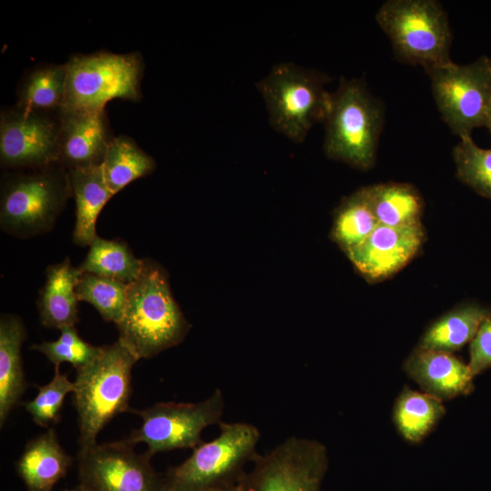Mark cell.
<instances>
[{
  "mask_svg": "<svg viewBox=\"0 0 491 491\" xmlns=\"http://www.w3.org/2000/svg\"><path fill=\"white\" fill-rule=\"evenodd\" d=\"M67 65H38L26 73L17 88L16 106L59 114L65 95Z\"/></svg>",
  "mask_w": 491,
  "mask_h": 491,
  "instance_id": "24",
  "label": "cell"
},
{
  "mask_svg": "<svg viewBox=\"0 0 491 491\" xmlns=\"http://www.w3.org/2000/svg\"><path fill=\"white\" fill-rule=\"evenodd\" d=\"M75 202V224L73 241L76 246H90L96 236V219L113 196L103 173V166L68 170Z\"/></svg>",
  "mask_w": 491,
  "mask_h": 491,
  "instance_id": "20",
  "label": "cell"
},
{
  "mask_svg": "<svg viewBox=\"0 0 491 491\" xmlns=\"http://www.w3.org/2000/svg\"><path fill=\"white\" fill-rule=\"evenodd\" d=\"M59 367L55 366L53 378L49 383L37 386V394L32 400L20 403L33 421L42 427L49 428L59 422L65 398L75 389L74 382L66 374L61 373Z\"/></svg>",
  "mask_w": 491,
  "mask_h": 491,
  "instance_id": "30",
  "label": "cell"
},
{
  "mask_svg": "<svg viewBox=\"0 0 491 491\" xmlns=\"http://www.w3.org/2000/svg\"><path fill=\"white\" fill-rule=\"evenodd\" d=\"M366 190L380 225L405 226L421 224L424 202L414 185L388 182L368 185Z\"/></svg>",
  "mask_w": 491,
  "mask_h": 491,
  "instance_id": "22",
  "label": "cell"
},
{
  "mask_svg": "<svg viewBox=\"0 0 491 491\" xmlns=\"http://www.w3.org/2000/svg\"><path fill=\"white\" fill-rule=\"evenodd\" d=\"M138 358L121 341L101 346L99 354L76 369L73 404L77 413L80 447L95 445L115 416L131 412L132 369Z\"/></svg>",
  "mask_w": 491,
  "mask_h": 491,
  "instance_id": "2",
  "label": "cell"
},
{
  "mask_svg": "<svg viewBox=\"0 0 491 491\" xmlns=\"http://www.w3.org/2000/svg\"><path fill=\"white\" fill-rule=\"evenodd\" d=\"M376 20L387 35L395 56L425 71L452 62V30L436 0H387Z\"/></svg>",
  "mask_w": 491,
  "mask_h": 491,
  "instance_id": "7",
  "label": "cell"
},
{
  "mask_svg": "<svg viewBox=\"0 0 491 491\" xmlns=\"http://www.w3.org/2000/svg\"><path fill=\"white\" fill-rule=\"evenodd\" d=\"M436 107L459 138L486 126L491 103V59L483 55L467 65L453 61L426 71Z\"/></svg>",
  "mask_w": 491,
  "mask_h": 491,
  "instance_id": "9",
  "label": "cell"
},
{
  "mask_svg": "<svg viewBox=\"0 0 491 491\" xmlns=\"http://www.w3.org/2000/svg\"><path fill=\"white\" fill-rule=\"evenodd\" d=\"M453 158L457 177L491 199V148L479 147L471 136H463L453 149Z\"/></svg>",
  "mask_w": 491,
  "mask_h": 491,
  "instance_id": "29",
  "label": "cell"
},
{
  "mask_svg": "<svg viewBox=\"0 0 491 491\" xmlns=\"http://www.w3.org/2000/svg\"><path fill=\"white\" fill-rule=\"evenodd\" d=\"M2 177L0 226L27 238L50 231L73 195L68 170L61 164Z\"/></svg>",
  "mask_w": 491,
  "mask_h": 491,
  "instance_id": "4",
  "label": "cell"
},
{
  "mask_svg": "<svg viewBox=\"0 0 491 491\" xmlns=\"http://www.w3.org/2000/svg\"><path fill=\"white\" fill-rule=\"evenodd\" d=\"M68 257L49 266L37 302L39 320L45 327L61 329L78 322L76 286L82 275Z\"/></svg>",
  "mask_w": 491,
  "mask_h": 491,
  "instance_id": "18",
  "label": "cell"
},
{
  "mask_svg": "<svg viewBox=\"0 0 491 491\" xmlns=\"http://www.w3.org/2000/svg\"><path fill=\"white\" fill-rule=\"evenodd\" d=\"M59 150V117L18 106L1 112L2 167L35 169L57 164Z\"/></svg>",
  "mask_w": 491,
  "mask_h": 491,
  "instance_id": "13",
  "label": "cell"
},
{
  "mask_svg": "<svg viewBox=\"0 0 491 491\" xmlns=\"http://www.w3.org/2000/svg\"><path fill=\"white\" fill-rule=\"evenodd\" d=\"M119 337L139 359L179 345L191 328L170 289L165 268L144 259L138 278L128 285L126 304L116 324Z\"/></svg>",
  "mask_w": 491,
  "mask_h": 491,
  "instance_id": "1",
  "label": "cell"
},
{
  "mask_svg": "<svg viewBox=\"0 0 491 491\" xmlns=\"http://www.w3.org/2000/svg\"><path fill=\"white\" fill-rule=\"evenodd\" d=\"M89 246L85 260L78 266L82 273L117 279L128 285L138 278L144 259L135 257L125 242L96 235Z\"/></svg>",
  "mask_w": 491,
  "mask_h": 491,
  "instance_id": "27",
  "label": "cell"
},
{
  "mask_svg": "<svg viewBox=\"0 0 491 491\" xmlns=\"http://www.w3.org/2000/svg\"><path fill=\"white\" fill-rule=\"evenodd\" d=\"M219 435L193 449L181 464L163 476L162 491H204L236 485L257 454V426L246 422L219 424Z\"/></svg>",
  "mask_w": 491,
  "mask_h": 491,
  "instance_id": "5",
  "label": "cell"
},
{
  "mask_svg": "<svg viewBox=\"0 0 491 491\" xmlns=\"http://www.w3.org/2000/svg\"><path fill=\"white\" fill-rule=\"evenodd\" d=\"M72 462L52 426L25 445L16 462V471L27 491H53Z\"/></svg>",
  "mask_w": 491,
  "mask_h": 491,
  "instance_id": "17",
  "label": "cell"
},
{
  "mask_svg": "<svg viewBox=\"0 0 491 491\" xmlns=\"http://www.w3.org/2000/svg\"><path fill=\"white\" fill-rule=\"evenodd\" d=\"M467 365L474 377L491 367V315L483 321L470 342Z\"/></svg>",
  "mask_w": 491,
  "mask_h": 491,
  "instance_id": "32",
  "label": "cell"
},
{
  "mask_svg": "<svg viewBox=\"0 0 491 491\" xmlns=\"http://www.w3.org/2000/svg\"><path fill=\"white\" fill-rule=\"evenodd\" d=\"M59 330L61 334L56 340L33 345L31 349L45 355L55 366L69 363L75 370L85 366L99 354L101 346L84 341L75 326H65Z\"/></svg>",
  "mask_w": 491,
  "mask_h": 491,
  "instance_id": "31",
  "label": "cell"
},
{
  "mask_svg": "<svg viewBox=\"0 0 491 491\" xmlns=\"http://www.w3.org/2000/svg\"><path fill=\"white\" fill-rule=\"evenodd\" d=\"M491 315L477 304L462 305L436 320L417 347L453 353L472 341L483 321Z\"/></svg>",
  "mask_w": 491,
  "mask_h": 491,
  "instance_id": "21",
  "label": "cell"
},
{
  "mask_svg": "<svg viewBox=\"0 0 491 491\" xmlns=\"http://www.w3.org/2000/svg\"><path fill=\"white\" fill-rule=\"evenodd\" d=\"M204 491H241V486L239 482L236 485L224 486V487L210 488Z\"/></svg>",
  "mask_w": 491,
  "mask_h": 491,
  "instance_id": "33",
  "label": "cell"
},
{
  "mask_svg": "<svg viewBox=\"0 0 491 491\" xmlns=\"http://www.w3.org/2000/svg\"><path fill=\"white\" fill-rule=\"evenodd\" d=\"M378 225L365 186L341 201L335 213L331 238L346 254L362 244Z\"/></svg>",
  "mask_w": 491,
  "mask_h": 491,
  "instance_id": "26",
  "label": "cell"
},
{
  "mask_svg": "<svg viewBox=\"0 0 491 491\" xmlns=\"http://www.w3.org/2000/svg\"><path fill=\"white\" fill-rule=\"evenodd\" d=\"M75 290L78 300L92 305L105 321L116 325L121 320L126 304L128 284L110 277L83 273Z\"/></svg>",
  "mask_w": 491,
  "mask_h": 491,
  "instance_id": "28",
  "label": "cell"
},
{
  "mask_svg": "<svg viewBox=\"0 0 491 491\" xmlns=\"http://www.w3.org/2000/svg\"><path fill=\"white\" fill-rule=\"evenodd\" d=\"M384 122V106L361 79L341 78L325 120L324 151L360 170L372 168Z\"/></svg>",
  "mask_w": 491,
  "mask_h": 491,
  "instance_id": "3",
  "label": "cell"
},
{
  "mask_svg": "<svg viewBox=\"0 0 491 491\" xmlns=\"http://www.w3.org/2000/svg\"><path fill=\"white\" fill-rule=\"evenodd\" d=\"M59 163L67 170L103 164L113 137L105 110L60 112Z\"/></svg>",
  "mask_w": 491,
  "mask_h": 491,
  "instance_id": "15",
  "label": "cell"
},
{
  "mask_svg": "<svg viewBox=\"0 0 491 491\" xmlns=\"http://www.w3.org/2000/svg\"><path fill=\"white\" fill-rule=\"evenodd\" d=\"M327 80L326 75L291 62L275 65L256 84L271 126L295 143L304 142L313 125L325 122L329 113Z\"/></svg>",
  "mask_w": 491,
  "mask_h": 491,
  "instance_id": "6",
  "label": "cell"
},
{
  "mask_svg": "<svg viewBox=\"0 0 491 491\" xmlns=\"http://www.w3.org/2000/svg\"><path fill=\"white\" fill-rule=\"evenodd\" d=\"M225 402L224 393L216 388L197 403L159 402L132 413L142 418V424L125 439L135 446L144 443L153 456L175 449H194L203 443V430L220 424Z\"/></svg>",
  "mask_w": 491,
  "mask_h": 491,
  "instance_id": "10",
  "label": "cell"
},
{
  "mask_svg": "<svg viewBox=\"0 0 491 491\" xmlns=\"http://www.w3.org/2000/svg\"><path fill=\"white\" fill-rule=\"evenodd\" d=\"M425 240L422 224L378 225L358 246L346 253L355 268L369 282L390 277L407 265Z\"/></svg>",
  "mask_w": 491,
  "mask_h": 491,
  "instance_id": "14",
  "label": "cell"
},
{
  "mask_svg": "<svg viewBox=\"0 0 491 491\" xmlns=\"http://www.w3.org/2000/svg\"><path fill=\"white\" fill-rule=\"evenodd\" d=\"M102 166L106 185L114 195L134 180L152 174L156 163L134 139L121 135L110 141Z\"/></svg>",
  "mask_w": 491,
  "mask_h": 491,
  "instance_id": "25",
  "label": "cell"
},
{
  "mask_svg": "<svg viewBox=\"0 0 491 491\" xmlns=\"http://www.w3.org/2000/svg\"><path fill=\"white\" fill-rule=\"evenodd\" d=\"M404 370L422 390L440 401L473 391V375L452 353L416 347L404 363Z\"/></svg>",
  "mask_w": 491,
  "mask_h": 491,
  "instance_id": "16",
  "label": "cell"
},
{
  "mask_svg": "<svg viewBox=\"0 0 491 491\" xmlns=\"http://www.w3.org/2000/svg\"><path fill=\"white\" fill-rule=\"evenodd\" d=\"M490 134H491V103H490V105H489V108H488V111H487V115H486V126Z\"/></svg>",
  "mask_w": 491,
  "mask_h": 491,
  "instance_id": "34",
  "label": "cell"
},
{
  "mask_svg": "<svg viewBox=\"0 0 491 491\" xmlns=\"http://www.w3.org/2000/svg\"><path fill=\"white\" fill-rule=\"evenodd\" d=\"M445 413L442 401L404 386L394 405L393 421L406 441L416 444L432 432Z\"/></svg>",
  "mask_w": 491,
  "mask_h": 491,
  "instance_id": "23",
  "label": "cell"
},
{
  "mask_svg": "<svg viewBox=\"0 0 491 491\" xmlns=\"http://www.w3.org/2000/svg\"><path fill=\"white\" fill-rule=\"evenodd\" d=\"M66 65L65 95L60 112L105 110L113 99L136 102L142 98L145 63L138 52L76 54Z\"/></svg>",
  "mask_w": 491,
  "mask_h": 491,
  "instance_id": "8",
  "label": "cell"
},
{
  "mask_svg": "<svg viewBox=\"0 0 491 491\" xmlns=\"http://www.w3.org/2000/svg\"><path fill=\"white\" fill-rule=\"evenodd\" d=\"M147 450L137 453L127 441L95 443L77 454L79 484L90 491H162Z\"/></svg>",
  "mask_w": 491,
  "mask_h": 491,
  "instance_id": "12",
  "label": "cell"
},
{
  "mask_svg": "<svg viewBox=\"0 0 491 491\" xmlns=\"http://www.w3.org/2000/svg\"><path fill=\"white\" fill-rule=\"evenodd\" d=\"M252 463L240 480L241 491H321L328 456L321 442L292 436L257 453Z\"/></svg>",
  "mask_w": 491,
  "mask_h": 491,
  "instance_id": "11",
  "label": "cell"
},
{
  "mask_svg": "<svg viewBox=\"0 0 491 491\" xmlns=\"http://www.w3.org/2000/svg\"><path fill=\"white\" fill-rule=\"evenodd\" d=\"M63 491H90V490H88L87 488H85V486L79 484L78 486H75L72 488L65 489Z\"/></svg>",
  "mask_w": 491,
  "mask_h": 491,
  "instance_id": "35",
  "label": "cell"
},
{
  "mask_svg": "<svg viewBox=\"0 0 491 491\" xmlns=\"http://www.w3.org/2000/svg\"><path fill=\"white\" fill-rule=\"evenodd\" d=\"M26 338L22 319L4 314L0 318V426L20 404L26 388L21 348Z\"/></svg>",
  "mask_w": 491,
  "mask_h": 491,
  "instance_id": "19",
  "label": "cell"
}]
</instances>
